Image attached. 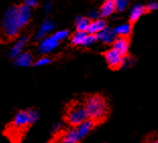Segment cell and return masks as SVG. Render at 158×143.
<instances>
[{
    "label": "cell",
    "instance_id": "cell-7",
    "mask_svg": "<svg viewBox=\"0 0 158 143\" xmlns=\"http://www.w3.org/2000/svg\"><path fill=\"white\" fill-rule=\"evenodd\" d=\"M96 126H98V124H97L96 122H94L93 120H90V119H87V120H85L83 123H81L79 126L75 127L77 132H78L80 140L83 139L85 136L88 135Z\"/></svg>",
    "mask_w": 158,
    "mask_h": 143
},
{
    "label": "cell",
    "instance_id": "cell-12",
    "mask_svg": "<svg viewBox=\"0 0 158 143\" xmlns=\"http://www.w3.org/2000/svg\"><path fill=\"white\" fill-rule=\"evenodd\" d=\"M106 28V22L102 19H96L94 20H91L89 28L87 30V33L91 34V35H96L99 32Z\"/></svg>",
    "mask_w": 158,
    "mask_h": 143
},
{
    "label": "cell",
    "instance_id": "cell-14",
    "mask_svg": "<svg viewBox=\"0 0 158 143\" xmlns=\"http://www.w3.org/2000/svg\"><path fill=\"white\" fill-rule=\"evenodd\" d=\"M80 141L78 132H77L76 128L69 129V130L62 132L61 136V142L62 143H78Z\"/></svg>",
    "mask_w": 158,
    "mask_h": 143
},
{
    "label": "cell",
    "instance_id": "cell-1",
    "mask_svg": "<svg viewBox=\"0 0 158 143\" xmlns=\"http://www.w3.org/2000/svg\"><path fill=\"white\" fill-rule=\"evenodd\" d=\"M39 112L35 110H26L16 112L7 127L9 135H10L9 137H15L16 140L19 137H23V135L26 134L30 127L39 120Z\"/></svg>",
    "mask_w": 158,
    "mask_h": 143
},
{
    "label": "cell",
    "instance_id": "cell-19",
    "mask_svg": "<svg viewBox=\"0 0 158 143\" xmlns=\"http://www.w3.org/2000/svg\"><path fill=\"white\" fill-rule=\"evenodd\" d=\"M54 23L52 22V20H46V22H44V24L42 25L41 27V30L39 31V33H38V35H37V38L38 39H41L43 38L47 33H49L50 31L54 29Z\"/></svg>",
    "mask_w": 158,
    "mask_h": 143
},
{
    "label": "cell",
    "instance_id": "cell-21",
    "mask_svg": "<svg viewBox=\"0 0 158 143\" xmlns=\"http://www.w3.org/2000/svg\"><path fill=\"white\" fill-rule=\"evenodd\" d=\"M114 4H115V10L123 11V9L127 8L129 3H127V0H114Z\"/></svg>",
    "mask_w": 158,
    "mask_h": 143
},
{
    "label": "cell",
    "instance_id": "cell-9",
    "mask_svg": "<svg viewBox=\"0 0 158 143\" xmlns=\"http://www.w3.org/2000/svg\"><path fill=\"white\" fill-rule=\"evenodd\" d=\"M58 41H56L53 37H48L42 40V42L39 45V52L41 53H48L50 51H52L53 49H55L58 46Z\"/></svg>",
    "mask_w": 158,
    "mask_h": 143
},
{
    "label": "cell",
    "instance_id": "cell-3",
    "mask_svg": "<svg viewBox=\"0 0 158 143\" xmlns=\"http://www.w3.org/2000/svg\"><path fill=\"white\" fill-rule=\"evenodd\" d=\"M22 28L19 27L18 16H16V5L9 8L3 18L1 26V38L2 42H10V41L18 38L19 31Z\"/></svg>",
    "mask_w": 158,
    "mask_h": 143
},
{
    "label": "cell",
    "instance_id": "cell-10",
    "mask_svg": "<svg viewBox=\"0 0 158 143\" xmlns=\"http://www.w3.org/2000/svg\"><path fill=\"white\" fill-rule=\"evenodd\" d=\"M33 61H34V57H33V54L28 51V52H22V53H19V55L15 57V66H18V67H27L32 66Z\"/></svg>",
    "mask_w": 158,
    "mask_h": 143
},
{
    "label": "cell",
    "instance_id": "cell-16",
    "mask_svg": "<svg viewBox=\"0 0 158 143\" xmlns=\"http://www.w3.org/2000/svg\"><path fill=\"white\" fill-rule=\"evenodd\" d=\"M87 36H88V33L87 32H80V31H77L75 34H73L72 38H70V42H72L73 45L85 47Z\"/></svg>",
    "mask_w": 158,
    "mask_h": 143
},
{
    "label": "cell",
    "instance_id": "cell-11",
    "mask_svg": "<svg viewBox=\"0 0 158 143\" xmlns=\"http://www.w3.org/2000/svg\"><path fill=\"white\" fill-rule=\"evenodd\" d=\"M28 42H29V36H23L21 38H19L15 45L12 46L10 52H9V56H10L11 58H15L19 53L23 52V47L27 45Z\"/></svg>",
    "mask_w": 158,
    "mask_h": 143
},
{
    "label": "cell",
    "instance_id": "cell-5",
    "mask_svg": "<svg viewBox=\"0 0 158 143\" xmlns=\"http://www.w3.org/2000/svg\"><path fill=\"white\" fill-rule=\"evenodd\" d=\"M103 56L106 60L107 66L113 71L119 70L120 67L123 66V60H124V57H126V56L124 57L122 56L116 50H114L113 48L105 51V52L103 53Z\"/></svg>",
    "mask_w": 158,
    "mask_h": 143
},
{
    "label": "cell",
    "instance_id": "cell-6",
    "mask_svg": "<svg viewBox=\"0 0 158 143\" xmlns=\"http://www.w3.org/2000/svg\"><path fill=\"white\" fill-rule=\"evenodd\" d=\"M130 37H117L112 42V48L116 50L122 56H127L130 49Z\"/></svg>",
    "mask_w": 158,
    "mask_h": 143
},
{
    "label": "cell",
    "instance_id": "cell-17",
    "mask_svg": "<svg viewBox=\"0 0 158 143\" xmlns=\"http://www.w3.org/2000/svg\"><path fill=\"white\" fill-rule=\"evenodd\" d=\"M132 31H133V25L127 23V24H123V25H120L117 28L114 29V33H115V35L117 37H130Z\"/></svg>",
    "mask_w": 158,
    "mask_h": 143
},
{
    "label": "cell",
    "instance_id": "cell-20",
    "mask_svg": "<svg viewBox=\"0 0 158 143\" xmlns=\"http://www.w3.org/2000/svg\"><path fill=\"white\" fill-rule=\"evenodd\" d=\"M69 31L68 30H62V31H58V32H55L54 34L52 35V37L54 38L56 41H61V40H64L65 38L69 37Z\"/></svg>",
    "mask_w": 158,
    "mask_h": 143
},
{
    "label": "cell",
    "instance_id": "cell-13",
    "mask_svg": "<svg viewBox=\"0 0 158 143\" xmlns=\"http://www.w3.org/2000/svg\"><path fill=\"white\" fill-rule=\"evenodd\" d=\"M115 11V4H114V0H105L103 2L99 10V16L100 18H106V16L111 15Z\"/></svg>",
    "mask_w": 158,
    "mask_h": 143
},
{
    "label": "cell",
    "instance_id": "cell-24",
    "mask_svg": "<svg viewBox=\"0 0 158 143\" xmlns=\"http://www.w3.org/2000/svg\"><path fill=\"white\" fill-rule=\"evenodd\" d=\"M157 7H158L157 2H150L149 4H147L145 6V9H146V11H152V10L157 9Z\"/></svg>",
    "mask_w": 158,
    "mask_h": 143
},
{
    "label": "cell",
    "instance_id": "cell-26",
    "mask_svg": "<svg viewBox=\"0 0 158 143\" xmlns=\"http://www.w3.org/2000/svg\"><path fill=\"white\" fill-rule=\"evenodd\" d=\"M147 143H158V142H157V138H156V137L151 138V139H149V140H148Z\"/></svg>",
    "mask_w": 158,
    "mask_h": 143
},
{
    "label": "cell",
    "instance_id": "cell-22",
    "mask_svg": "<svg viewBox=\"0 0 158 143\" xmlns=\"http://www.w3.org/2000/svg\"><path fill=\"white\" fill-rule=\"evenodd\" d=\"M51 63V59L48 58V57L46 56H43L42 58H40L39 60H37L36 63H34L35 67H42V66H46V64H48Z\"/></svg>",
    "mask_w": 158,
    "mask_h": 143
},
{
    "label": "cell",
    "instance_id": "cell-25",
    "mask_svg": "<svg viewBox=\"0 0 158 143\" xmlns=\"http://www.w3.org/2000/svg\"><path fill=\"white\" fill-rule=\"evenodd\" d=\"M26 5L31 8V7H33V6L38 5V2H37L36 0H26Z\"/></svg>",
    "mask_w": 158,
    "mask_h": 143
},
{
    "label": "cell",
    "instance_id": "cell-2",
    "mask_svg": "<svg viewBox=\"0 0 158 143\" xmlns=\"http://www.w3.org/2000/svg\"><path fill=\"white\" fill-rule=\"evenodd\" d=\"M83 103L85 105L88 119L96 122L98 125L106 121L109 114V106L105 97L99 94L88 95L85 97Z\"/></svg>",
    "mask_w": 158,
    "mask_h": 143
},
{
    "label": "cell",
    "instance_id": "cell-23",
    "mask_svg": "<svg viewBox=\"0 0 158 143\" xmlns=\"http://www.w3.org/2000/svg\"><path fill=\"white\" fill-rule=\"evenodd\" d=\"M61 136H62V131L60 130L59 132H57L54 134V137L49 143H61Z\"/></svg>",
    "mask_w": 158,
    "mask_h": 143
},
{
    "label": "cell",
    "instance_id": "cell-4",
    "mask_svg": "<svg viewBox=\"0 0 158 143\" xmlns=\"http://www.w3.org/2000/svg\"><path fill=\"white\" fill-rule=\"evenodd\" d=\"M88 119L87 111L83 102L73 100L66 104L63 120L69 127L75 128Z\"/></svg>",
    "mask_w": 158,
    "mask_h": 143
},
{
    "label": "cell",
    "instance_id": "cell-8",
    "mask_svg": "<svg viewBox=\"0 0 158 143\" xmlns=\"http://www.w3.org/2000/svg\"><path fill=\"white\" fill-rule=\"evenodd\" d=\"M96 38L97 40L101 41V42L105 44H110L112 43L114 39L116 38V35L114 33V30L111 28H104L101 32H99L98 34H96Z\"/></svg>",
    "mask_w": 158,
    "mask_h": 143
},
{
    "label": "cell",
    "instance_id": "cell-15",
    "mask_svg": "<svg viewBox=\"0 0 158 143\" xmlns=\"http://www.w3.org/2000/svg\"><path fill=\"white\" fill-rule=\"evenodd\" d=\"M146 9H145V6L143 5H140V4H137L134 6V8L132 9L131 11V15H130V20L129 23L131 25H134L138 20H139L141 16H142L144 13H146Z\"/></svg>",
    "mask_w": 158,
    "mask_h": 143
},
{
    "label": "cell",
    "instance_id": "cell-18",
    "mask_svg": "<svg viewBox=\"0 0 158 143\" xmlns=\"http://www.w3.org/2000/svg\"><path fill=\"white\" fill-rule=\"evenodd\" d=\"M90 23H91V20L89 18H83V16H80V18H78L76 20L77 31H80V32H87Z\"/></svg>",
    "mask_w": 158,
    "mask_h": 143
}]
</instances>
